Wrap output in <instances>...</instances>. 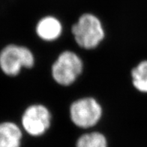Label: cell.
<instances>
[{
	"label": "cell",
	"mask_w": 147,
	"mask_h": 147,
	"mask_svg": "<svg viewBox=\"0 0 147 147\" xmlns=\"http://www.w3.org/2000/svg\"><path fill=\"white\" fill-rule=\"evenodd\" d=\"M71 33L76 44L84 50L97 48L105 38V30L100 18L86 12L80 16L71 26Z\"/></svg>",
	"instance_id": "obj_1"
},
{
	"label": "cell",
	"mask_w": 147,
	"mask_h": 147,
	"mask_svg": "<svg viewBox=\"0 0 147 147\" xmlns=\"http://www.w3.org/2000/svg\"><path fill=\"white\" fill-rule=\"evenodd\" d=\"M35 63V56L27 47L10 44L0 51V70L8 77L18 76L23 68H33Z\"/></svg>",
	"instance_id": "obj_2"
},
{
	"label": "cell",
	"mask_w": 147,
	"mask_h": 147,
	"mask_svg": "<svg viewBox=\"0 0 147 147\" xmlns=\"http://www.w3.org/2000/svg\"><path fill=\"white\" fill-rule=\"evenodd\" d=\"M83 68V61L78 53L71 51H65L53 63L51 76L58 85L69 86L81 75Z\"/></svg>",
	"instance_id": "obj_3"
},
{
	"label": "cell",
	"mask_w": 147,
	"mask_h": 147,
	"mask_svg": "<svg viewBox=\"0 0 147 147\" xmlns=\"http://www.w3.org/2000/svg\"><path fill=\"white\" fill-rule=\"evenodd\" d=\"M102 116V106L93 97H83L70 105V119L78 128L87 129L95 127L101 121Z\"/></svg>",
	"instance_id": "obj_4"
},
{
	"label": "cell",
	"mask_w": 147,
	"mask_h": 147,
	"mask_svg": "<svg viewBox=\"0 0 147 147\" xmlns=\"http://www.w3.org/2000/svg\"><path fill=\"white\" fill-rule=\"evenodd\" d=\"M52 114L45 105L34 104L26 108L21 116V125L28 134L40 137L51 128Z\"/></svg>",
	"instance_id": "obj_5"
},
{
	"label": "cell",
	"mask_w": 147,
	"mask_h": 147,
	"mask_svg": "<svg viewBox=\"0 0 147 147\" xmlns=\"http://www.w3.org/2000/svg\"><path fill=\"white\" fill-rule=\"evenodd\" d=\"M63 26L59 19L53 15H46L39 20L35 32L39 38L46 42H53L62 35Z\"/></svg>",
	"instance_id": "obj_6"
},
{
	"label": "cell",
	"mask_w": 147,
	"mask_h": 147,
	"mask_svg": "<svg viewBox=\"0 0 147 147\" xmlns=\"http://www.w3.org/2000/svg\"><path fill=\"white\" fill-rule=\"evenodd\" d=\"M22 138L23 131L15 122H0V147H20Z\"/></svg>",
	"instance_id": "obj_7"
},
{
	"label": "cell",
	"mask_w": 147,
	"mask_h": 147,
	"mask_svg": "<svg viewBox=\"0 0 147 147\" xmlns=\"http://www.w3.org/2000/svg\"><path fill=\"white\" fill-rule=\"evenodd\" d=\"M132 87L136 92L147 95V59H142L133 66L130 71Z\"/></svg>",
	"instance_id": "obj_8"
},
{
	"label": "cell",
	"mask_w": 147,
	"mask_h": 147,
	"mask_svg": "<svg viewBox=\"0 0 147 147\" xmlns=\"http://www.w3.org/2000/svg\"><path fill=\"white\" fill-rule=\"evenodd\" d=\"M76 147H107V140L101 132H89L78 138Z\"/></svg>",
	"instance_id": "obj_9"
}]
</instances>
